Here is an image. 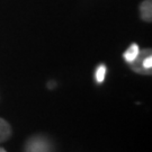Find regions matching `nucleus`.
Returning <instances> with one entry per match:
<instances>
[{"instance_id":"obj_1","label":"nucleus","mask_w":152,"mask_h":152,"mask_svg":"<svg viewBox=\"0 0 152 152\" xmlns=\"http://www.w3.org/2000/svg\"><path fill=\"white\" fill-rule=\"evenodd\" d=\"M25 152H52V144L46 136H32L26 143Z\"/></svg>"},{"instance_id":"obj_2","label":"nucleus","mask_w":152,"mask_h":152,"mask_svg":"<svg viewBox=\"0 0 152 152\" xmlns=\"http://www.w3.org/2000/svg\"><path fill=\"white\" fill-rule=\"evenodd\" d=\"M149 54H151V50L149 49H144L142 50L141 52H139V54H137V56H136L134 60L132 61L130 63L131 68H132V70L135 71L136 73H142V75H150L151 73V71H148L145 70L144 68H143V65H142V63H143V60H144V58L145 56H148Z\"/></svg>"},{"instance_id":"obj_3","label":"nucleus","mask_w":152,"mask_h":152,"mask_svg":"<svg viewBox=\"0 0 152 152\" xmlns=\"http://www.w3.org/2000/svg\"><path fill=\"white\" fill-rule=\"evenodd\" d=\"M140 14L141 18L144 22L150 23L152 20V1L144 0L140 6Z\"/></svg>"},{"instance_id":"obj_4","label":"nucleus","mask_w":152,"mask_h":152,"mask_svg":"<svg viewBox=\"0 0 152 152\" xmlns=\"http://www.w3.org/2000/svg\"><path fill=\"white\" fill-rule=\"evenodd\" d=\"M11 135V127L9 123L4 118H0V143L7 141Z\"/></svg>"},{"instance_id":"obj_5","label":"nucleus","mask_w":152,"mask_h":152,"mask_svg":"<svg viewBox=\"0 0 152 152\" xmlns=\"http://www.w3.org/2000/svg\"><path fill=\"white\" fill-rule=\"evenodd\" d=\"M139 52H140V49H139V45H137V44L133 43L132 45H130V48L126 50V52L124 53L125 61L129 62V63H131V62L137 56Z\"/></svg>"},{"instance_id":"obj_6","label":"nucleus","mask_w":152,"mask_h":152,"mask_svg":"<svg viewBox=\"0 0 152 152\" xmlns=\"http://www.w3.org/2000/svg\"><path fill=\"white\" fill-rule=\"evenodd\" d=\"M105 75H106V66L100 64L96 70V80L98 83H102L105 80Z\"/></svg>"},{"instance_id":"obj_7","label":"nucleus","mask_w":152,"mask_h":152,"mask_svg":"<svg viewBox=\"0 0 152 152\" xmlns=\"http://www.w3.org/2000/svg\"><path fill=\"white\" fill-rule=\"evenodd\" d=\"M142 65H143V68H144L145 70L151 71V68H152V55L151 54H149L148 56L144 58Z\"/></svg>"},{"instance_id":"obj_8","label":"nucleus","mask_w":152,"mask_h":152,"mask_svg":"<svg viewBox=\"0 0 152 152\" xmlns=\"http://www.w3.org/2000/svg\"><path fill=\"white\" fill-rule=\"evenodd\" d=\"M0 152H6V150H4L2 148H0Z\"/></svg>"}]
</instances>
